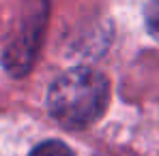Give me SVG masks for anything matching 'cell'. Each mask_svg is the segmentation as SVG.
Listing matches in <instances>:
<instances>
[{"label": "cell", "instance_id": "1", "mask_svg": "<svg viewBox=\"0 0 159 156\" xmlns=\"http://www.w3.org/2000/svg\"><path fill=\"white\" fill-rule=\"evenodd\" d=\"M110 83L106 75L90 66H78L50 86L48 109L54 120L67 129H86L95 124L107 109Z\"/></svg>", "mask_w": 159, "mask_h": 156}, {"label": "cell", "instance_id": "2", "mask_svg": "<svg viewBox=\"0 0 159 156\" xmlns=\"http://www.w3.org/2000/svg\"><path fill=\"white\" fill-rule=\"evenodd\" d=\"M50 0H26L20 24L2 52V66L11 77H24L30 73L48 28Z\"/></svg>", "mask_w": 159, "mask_h": 156}, {"label": "cell", "instance_id": "3", "mask_svg": "<svg viewBox=\"0 0 159 156\" xmlns=\"http://www.w3.org/2000/svg\"><path fill=\"white\" fill-rule=\"evenodd\" d=\"M28 156H75V154H73L71 148L65 145L62 141H54V139H50V141L39 143Z\"/></svg>", "mask_w": 159, "mask_h": 156}, {"label": "cell", "instance_id": "4", "mask_svg": "<svg viewBox=\"0 0 159 156\" xmlns=\"http://www.w3.org/2000/svg\"><path fill=\"white\" fill-rule=\"evenodd\" d=\"M144 26L146 32L159 41V0H146L144 4Z\"/></svg>", "mask_w": 159, "mask_h": 156}]
</instances>
